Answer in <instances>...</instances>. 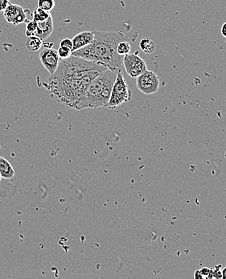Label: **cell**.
I'll use <instances>...</instances> for the list:
<instances>
[{
  "label": "cell",
  "instance_id": "obj_1",
  "mask_svg": "<svg viewBox=\"0 0 226 279\" xmlns=\"http://www.w3.org/2000/svg\"><path fill=\"white\" fill-rule=\"evenodd\" d=\"M106 70L103 65L71 55L60 61L45 87L57 101L77 109L91 82Z\"/></svg>",
  "mask_w": 226,
  "mask_h": 279
},
{
  "label": "cell",
  "instance_id": "obj_2",
  "mask_svg": "<svg viewBox=\"0 0 226 279\" xmlns=\"http://www.w3.org/2000/svg\"><path fill=\"white\" fill-rule=\"evenodd\" d=\"M93 42L82 49L72 52V56L100 64L112 71L120 72L123 57L117 53L122 40H128L122 32L94 31Z\"/></svg>",
  "mask_w": 226,
  "mask_h": 279
},
{
  "label": "cell",
  "instance_id": "obj_3",
  "mask_svg": "<svg viewBox=\"0 0 226 279\" xmlns=\"http://www.w3.org/2000/svg\"><path fill=\"white\" fill-rule=\"evenodd\" d=\"M119 72L107 70L97 76L88 86L76 110L89 108L106 107L110 100L113 86Z\"/></svg>",
  "mask_w": 226,
  "mask_h": 279
},
{
  "label": "cell",
  "instance_id": "obj_4",
  "mask_svg": "<svg viewBox=\"0 0 226 279\" xmlns=\"http://www.w3.org/2000/svg\"><path fill=\"white\" fill-rule=\"evenodd\" d=\"M131 98V91H130L123 74L121 71L119 72L113 86L110 100L106 104V107L114 109L122 105L123 103L129 101Z\"/></svg>",
  "mask_w": 226,
  "mask_h": 279
},
{
  "label": "cell",
  "instance_id": "obj_5",
  "mask_svg": "<svg viewBox=\"0 0 226 279\" xmlns=\"http://www.w3.org/2000/svg\"><path fill=\"white\" fill-rule=\"evenodd\" d=\"M136 85L139 91L144 94H153L159 88V78L154 72L147 70L136 78Z\"/></svg>",
  "mask_w": 226,
  "mask_h": 279
},
{
  "label": "cell",
  "instance_id": "obj_6",
  "mask_svg": "<svg viewBox=\"0 0 226 279\" xmlns=\"http://www.w3.org/2000/svg\"><path fill=\"white\" fill-rule=\"evenodd\" d=\"M123 64L127 74L132 78H137L148 70L146 62L136 53L125 55Z\"/></svg>",
  "mask_w": 226,
  "mask_h": 279
},
{
  "label": "cell",
  "instance_id": "obj_7",
  "mask_svg": "<svg viewBox=\"0 0 226 279\" xmlns=\"http://www.w3.org/2000/svg\"><path fill=\"white\" fill-rule=\"evenodd\" d=\"M39 57H40V62L45 68V70L51 75L54 74L60 62V57L57 53V50L45 47V49L40 51Z\"/></svg>",
  "mask_w": 226,
  "mask_h": 279
},
{
  "label": "cell",
  "instance_id": "obj_8",
  "mask_svg": "<svg viewBox=\"0 0 226 279\" xmlns=\"http://www.w3.org/2000/svg\"><path fill=\"white\" fill-rule=\"evenodd\" d=\"M3 16L7 23L19 25L28 20L25 9L17 4H9L3 11Z\"/></svg>",
  "mask_w": 226,
  "mask_h": 279
},
{
  "label": "cell",
  "instance_id": "obj_9",
  "mask_svg": "<svg viewBox=\"0 0 226 279\" xmlns=\"http://www.w3.org/2000/svg\"><path fill=\"white\" fill-rule=\"evenodd\" d=\"M93 39H94L93 32L85 31V32H81L80 33L76 34L72 39V52L82 49L84 47L89 45V44L93 42Z\"/></svg>",
  "mask_w": 226,
  "mask_h": 279
},
{
  "label": "cell",
  "instance_id": "obj_10",
  "mask_svg": "<svg viewBox=\"0 0 226 279\" xmlns=\"http://www.w3.org/2000/svg\"><path fill=\"white\" fill-rule=\"evenodd\" d=\"M53 32V17L49 16L48 19L44 21L37 23V29H36L35 36L40 38V40H46Z\"/></svg>",
  "mask_w": 226,
  "mask_h": 279
},
{
  "label": "cell",
  "instance_id": "obj_11",
  "mask_svg": "<svg viewBox=\"0 0 226 279\" xmlns=\"http://www.w3.org/2000/svg\"><path fill=\"white\" fill-rule=\"evenodd\" d=\"M0 175L2 178L10 180L15 176V170L8 160L0 156Z\"/></svg>",
  "mask_w": 226,
  "mask_h": 279
},
{
  "label": "cell",
  "instance_id": "obj_12",
  "mask_svg": "<svg viewBox=\"0 0 226 279\" xmlns=\"http://www.w3.org/2000/svg\"><path fill=\"white\" fill-rule=\"evenodd\" d=\"M43 40H40L37 36H28L25 41V46L31 52H36L40 50L42 47Z\"/></svg>",
  "mask_w": 226,
  "mask_h": 279
},
{
  "label": "cell",
  "instance_id": "obj_13",
  "mask_svg": "<svg viewBox=\"0 0 226 279\" xmlns=\"http://www.w3.org/2000/svg\"><path fill=\"white\" fill-rule=\"evenodd\" d=\"M140 47L142 51L146 54H151V53H154V50L156 49L155 43L152 40L148 39V38L143 39L140 41Z\"/></svg>",
  "mask_w": 226,
  "mask_h": 279
},
{
  "label": "cell",
  "instance_id": "obj_14",
  "mask_svg": "<svg viewBox=\"0 0 226 279\" xmlns=\"http://www.w3.org/2000/svg\"><path fill=\"white\" fill-rule=\"evenodd\" d=\"M49 16H51V13L49 11H45L40 7L36 8L32 13V19L36 23L44 21L45 19H48Z\"/></svg>",
  "mask_w": 226,
  "mask_h": 279
},
{
  "label": "cell",
  "instance_id": "obj_15",
  "mask_svg": "<svg viewBox=\"0 0 226 279\" xmlns=\"http://www.w3.org/2000/svg\"><path fill=\"white\" fill-rule=\"evenodd\" d=\"M131 47L128 40H122L117 46V53L121 56L129 54L131 52Z\"/></svg>",
  "mask_w": 226,
  "mask_h": 279
},
{
  "label": "cell",
  "instance_id": "obj_16",
  "mask_svg": "<svg viewBox=\"0 0 226 279\" xmlns=\"http://www.w3.org/2000/svg\"><path fill=\"white\" fill-rule=\"evenodd\" d=\"M26 25L25 35L28 36H32L36 35V29H37V23L33 19H30L25 22Z\"/></svg>",
  "mask_w": 226,
  "mask_h": 279
},
{
  "label": "cell",
  "instance_id": "obj_17",
  "mask_svg": "<svg viewBox=\"0 0 226 279\" xmlns=\"http://www.w3.org/2000/svg\"><path fill=\"white\" fill-rule=\"evenodd\" d=\"M55 5L54 0H38V7L49 12L54 8Z\"/></svg>",
  "mask_w": 226,
  "mask_h": 279
},
{
  "label": "cell",
  "instance_id": "obj_18",
  "mask_svg": "<svg viewBox=\"0 0 226 279\" xmlns=\"http://www.w3.org/2000/svg\"><path fill=\"white\" fill-rule=\"evenodd\" d=\"M57 53H58L60 59H66L71 56L72 51L65 47H60L59 49H57Z\"/></svg>",
  "mask_w": 226,
  "mask_h": 279
},
{
  "label": "cell",
  "instance_id": "obj_19",
  "mask_svg": "<svg viewBox=\"0 0 226 279\" xmlns=\"http://www.w3.org/2000/svg\"><path fill=\"white\" fill-rule=\"evenodd\" d=\"M200 272H201L203 279H214L213 278V268L204 267V268L200 270Z\"/></svg>",
  "mask_w": 226,
  "mask_h": 279
},
{
  "label": "cell",
  "instance_id": "obj_20",
  "mask_svg": "<svg viewBox=\"0 0 226 279\" xmlns=\"http://www.w3.org/2000/svg\"><path fill=\"white\" fill-rule=\"evenodd\" d=\"M60 47H65V48H67V49H70V50L72 51V40H70L69 38H65L63 40H61V42H60Z\"/></svg>",
  "mask_w": 226,
  "mask_h": 279
},
{
  "label": "cell",
  "instance_id": "obj_21",
  "mask_svg": "<svg viewBox=\"0 0 226 279\" xmlns=\"http://www.w3.org/2000/svg\"><path fill=\"white\" fill-rule=\"evenodd\" d=\"M213 278L214 279H222V271L219 266H217L215 268L213 269Z\"/></svg>",
  "mask_w": 226,
  "mask_h": 279
},
{
  "label": "cell",
  "instance_id": "obj_22",
  "mask_svg": "<svg viewBox=\"0 0 226 279\" xmlns=\"http://www.w3.org/2000/svg\"><path fill=\"white\" fill-rule=\"evenodd\" d=\"M9 4V0H0V11H4Z\"/></svg>",
  "mask_w": 226,
  "mask_h": 279
},
{
  "label": "cell",
  "instance_id": "obj_23",
  "mask_svg": "<svg viewBox=\"0 0 226 279\" xmlns=\"http://www.w3.org/2000/svg\"><path fill=\"white\" fill-rule=\"evenodd\" d=\"M221 32H222V36L226 38V22L223 23V25L222 26V28H221Z\"/></svg>",
  "mask_w": 226,
  "mask_h": 279
},
{
  "label": "cell",
  "instance_id": "obj_24",
  "mask_svg": "<svg viewBox=\"0 0 226 279\" xmlns=\"http://www.w3.org/2000/svg\"><path fill=\"white\" fill-rule=\"evenodd\" d=\"M194 278L195 279H203V277H202V275H201L200 271H196V272H195Z\"/></svg>",
  "mask_w": 226,
  "mask_h": 279
},
{
  "label": "cell",
  "instance_id": "obj_25",
  "mask_svg": "<svg viewBox=\"0 0 226 279\" xmlns=\"http://www.w3.org/2000/svg\"><path fill=\"white\" fill-rule=\"evenodd\" d=\"M222 279H226V267L222 269Z\"/></svg>",
  "mask_w": 226,
  "mask_h": 279
},
{
  "label": "cell",
  "instance_id": "obj_26",
  "mask_svg": "<svg viewBox=\"0 0 226 279\" xmlns=\"http://www.w3.org/2000/svg\"><path fill=\"white\" fill-rule=\"evenodd\" d=\"M1 180H2V177H1V175H0V181H1Z\"/></svg>",
  "mask_w": 226,
  "mask_h": 279
},
{
  "label": "cell",
  "instance_id": "obj_27",
  "mask_svg": "<svg viewBox=\"0 0 226 279\" xmlns=\"http://www.w3.org/2000/svg\"></svg>",
  "mask_w": 226,
  "mask_h": 279
}]
</instances>
